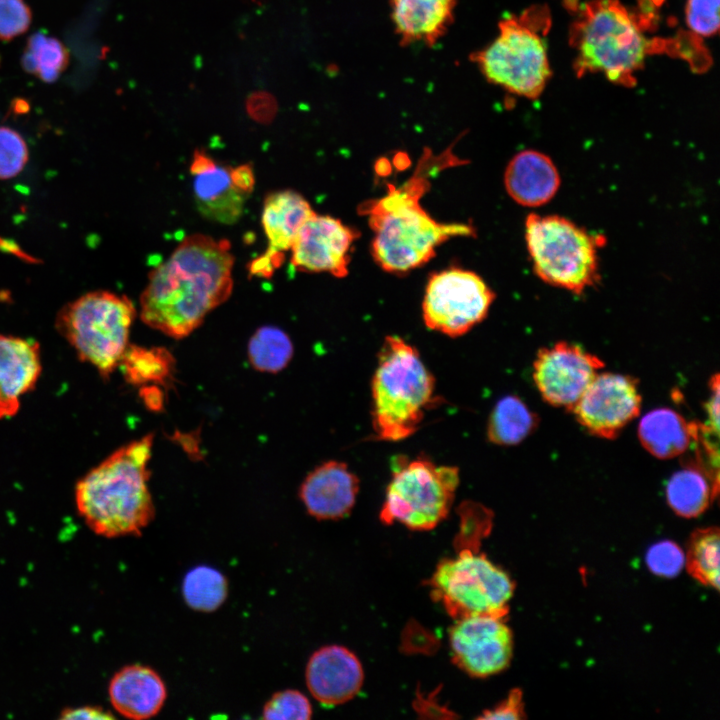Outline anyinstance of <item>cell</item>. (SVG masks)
<instances>
[{"label":"cell","mask_w":720,"mask_h":720,"mask_svg":"<svg viewBox=\"0 0 720 720\" xmlns=\"http://www.w3.org/2000/svg\"><path fill=\"white\" fill-rule=\"evenodd\" d=\"M234 256L226 239L186 236L155 267L140 296V318L149 327L181 339L197 329L233 290Z\"/></svg>","instance_id":"obj_1"},{"label":"cell","mask_w":720,"mask_h":720,"mask_svg":"<svg viewBox=\"0 0 720 720\" xmlns=\"http://www.w3.org/2000/svg\"><path fill=\"white\" fill-rule=\"evenodd\" d=\"M153 435L117 449L82 477L75 487L80 516L97 535H140L155 509L148 488Z\"/></svg>","instance_id":"obj_2"},{"label":"cell","mask_w":720,"mask_h":720,"mask_svg":"<svg viewBox=\"0 0 720 720\" xmlns=\"http://www.w3.org/2000/svg\"><path fill=\"white\" fill-rule=\"evenodd\" d=\"M429 182L414 175L400 187L389 186L381 198L362 206L374 231L372 255L381 268L404 273L428 262L442 242L454 236H471L466 224L435 221L420 205Z\"/></svg>","instance_id":"obj_3"},{"label":"cell","mask_w":720,"mask_h":720,"mask_svg":"<svg viewBox=\"0 0 720 720\" xmlns=\"http://www.w3.org/2000/svg\"><path fill=\"white\" fill-rule=\"evenodd\" d=\"M435 388V378L418 350L399 336H386L371 382L376 438L395 442L413 435L438 401Z\"/></svg>","instance_id":"obj_4"},{"label":"cell","mask_w":720,"mask_h":720,"mask_svg":"<svg viewBox=\"0 0 720 720\" xmlns=\"http://www.w3.org/2000/svg\"><path fill=\"white\" fill-rule=\"evenodd\" d=\"M135 316L127 296L97 290L64 305L56 316V328L82 361L107 378L129 345Z\"/></svg>","instance_id":"obj_5"},{"label":"cell","mask_w":720,"mask_h":720,"mask_svg":"<svg viewBox=\"0 0 720 720\" xmlns=\"http://www.w3.org/2000/svg\"><path fill=\"white\" fill-rule=\"evenodd\" d=\"M579 73L600 72L616 83H632L648 54L649 41L616 0L587 4L576 26Z\"/></svg>","instance_id":"obj_6"},{"label":"cell","mask_w":720,"mask_h":720,"mask_svg":"<svg viewBox=\"0 0 720 720\" xmlns=\"http://www.w3.org/2000/svg\"><path fill=\"white\" fill-rule=\"evenodd\" d=\"M525 241L534 271L544 282L580 295L599 280L597 249L604 239L571 220L529 214Z\"/></svg>","instance_id":"obj_7"},{"label":"cell","mask_w":720,"mask_h":720,"mask_svg":"<svg viewBox=\"0 0 720 720\" xmlns=\"http://www.w3.org/2000/svg\"><path fill=\"white\" fill-rule=\"evenodd\" d=\"M459 481L456 466L436 465L424 456L413 460L397 456L380 520L400 522L417 531L433 529L448 515Z\"/></svg>","instance_id":"obj_8"},{"label":"cell","mask_w":720,"mask_h":720,"mask_svg":"<svg viewBox=\"0 0 720 720\" xmlns=\"http://www.w3.org/2000/svg\"><path fill=\"white\" fill-rule=\"evenodd\" d=\"M470 60L487 81L528 99L539 97L551 77L545 40L528 14L504 17L496 37Z\"/></svg>","instance_id":"obj_9"},{"label":"cell","mask_w":720,"mask_h":720,"mask_svg":"<svg viewBox=\"0 0 720 720\" xmlns=\"http://www.w3.org/2000/svg\"><path fill=\"white\" fill-rule=\"evenodd\" d=\"M432 597L454 619L471 616L505 618L515 584L485 555L463 549L441 561L430 580Z\"/></svg>","instance_id":"obj_10"},{"label":"cell","mask_w":720,"mask_h":720,"mask_svg":"<svg viewBox=\"0 0 720 720\" xmlns=\"http://www.w3.org/2000/svg\"><path fill=\"white\" fill-rule=\"evenodd\" d=\"M494 299V292L476 273L447 269L433 274L427 283L423 320L430 330L459 337L486 318Z\"/></svg>","instance_id":"obj_11"},{"label":"cell","mask_w":720,"mask_h":720,"mask_svg":"<svg viewBox=\"0 0 720 720\" xmlns=\"http://www.w3.org/2000/svg\"><path fill=\"white\" fill-rule=\"evenodd\" d=\"M638 386V380L630 375L597 373L571 412L590 434L615 439L640 413Z\"/></svg>","instance_id":"obj_12"},{"label":"cell","mask_w":720,"mask_h":720,"mask_svg":"<svg viewBox=\"0 0 720 720\" xmlns=\"http://www.w3.org/2000/svg\"><path fill=\"white\" fill-rule=\"evenodd\" d=\"M604 362L564 341L541 348L533 362L534 383L543 400L571 411Z\"/></svg>","instance_id":"obj_13"},{"label":"cell","mask_w":720,"mask_h":720,"mask_svg":"<svg viewBox=\"0 0 720 720\" xmlns=\"http://www.w3.org/2000/svg\"><path fill=\"white\" fill-rule=\"evenodd\" d=\"M454 663L474 677H487L508 667L513 635L505 618L471 616L455 620L449 630Z\"/></svg>","instance_id":"obj_14"},{"label":"cell","mask_w":720,"mask_h":720,"mask_svg":"<svg viewBox=\"0 0 720 720\" xmlns=\"http://www.w3.org/2000/svg\"><path fill=\"white\" fill-rule=\"evenodd\" d=\"M357 233L339 219L314 213L299 230L290 263L302 272H326L335 277L348 273L350 250Z\"/></svg>","instance_id":"obj_15"},{"label":"cell","mask_w":720,"mask_h":720,"mask_svg":"<svg viewBox=\"0 0 720 720\" xmlns=\"http://www.w3.org/2000/svg\"><path fill=\"white\" fill-rule=\"evenodd\" d=\"M309 202L293 190H279L266 195L261 224L268 241V249L250 264V272L269 277L282 264L284 253L292 244L304 223L314 214Z\"/></svg>","instance_id":"obj_16"},{"label":"cell","mask_w":720,"mask_h":720,"mask_svg":"<svg viewBox=\"0 0 720 720\" xmlns=\"http://www.w3.org/2000/svg\"><path fill=\"white\" fill-rule=\"evenodd\" d=\"M232 169L201 149L193 152L189 166L193 198L201 216L208 220L234 224L243 214L249 196L235 184Z\"/></svg>","instance_id":"obj_17"},{"label":"cell","mask_w":720,"mask_h":720,"mask_svg":"<svg viewBox=\"0 0 720 720\" xmlns=\"http://www.w3.org/2000/svg\"><path fill=\"white\" fill-rule=\"evenodd\" d=\"M305 679L312 696L331 707L352 699L361 689L364 674L354 653L343 646L330 645L311 655Z\"/></svg>","instance_id":"obj_18"},{"label":"cell","mask_w":720,"mask_h":720,"mask_svg":"<svg viewBox=\"0 0 720 720\" xmlns=\"http://www.w3.org/2000/svg\"><path fill=\"white\" fill-rule=\"evenodd\" d=\"M359 492V478L348 465L330 460L304 479L299 497L307 512L318 520H338L352 511Z\"/></svg>","instance_id":"obj_19"},{"label":"cell","mask_w":720,"mask_h":720,"mask_svg":"<svg viewBox=\"0 0 720 720\" xmlns=\"http://www.w3.org/2000/svg\"><path fill=\"white\" fill-rule=\"evenodd\" d=\"M41 372L39 344L0 334V419L14 416Z\"/></svg>","instance_id":"obj_20"},{"label":"cell","mask_w":720,"mask_h":720,"mask_svg":"<svg viewBox=\"0 0 720 720\" xmlns=\"http://www.w3.org/2000/svg\"><path fill=\"white\" fill-rule=\"evenodd\" d=\"M113 708L129 719H147L162 709L167 690L161 676L151 667L132 664L117 671L108 685Z\"/></svg>","instance_id":"obj_21"},{"label":"cell","mask_w":720,"mask_h":720,"mask_svg":"<svg viewBox=\"0 0 720 720\" xmlns=\"http://www.w3.org/2000/svg\"><path fill=\"white\" fill-rule=\"evenodd\" d=\"M457 0H390L391 19L400 44L434 46L454 21Z\"/></svg>","instance_id":"obj_22"},{"label":"cell","mask_w":720,"mask_h":720,"mask_svg":"<svg viewBox=\"0 0 720 720\" xmlns=\"http://www.w3.org/2000/svg\"><path fill=\"white\" fill-rule=\"evenodd\" d=\"M504 185L518 204L538 207L548 203L560 186V175L554 162L536 150L517 153L508 163Z\"/></svg>","instance_id":"obj_23"},{"label":"cell","mask_w":720,"mask_h":720,"mask_svg":"<svg viewBox=\"0 0 720 720\" xmlns=\"http://www.w3.org/2000/svg\"><path fill=\"white\" fill-rule=\"evenodd\" d=\"M696 422H688L670 408H658L642 417L638 426L641 445L653 456L670 459L683 454L693 441Z\"/></svg>","instance_id":"obj_24"},{"label":"cell","mask_w":720,"mask_h":720,"mask_svg":"<svg viewBox=\"0 0 720 720\" xmlns=\"http://www.w3.org/2000/svg\"><path fill=\"white\" fill-rule=\"evenodd\" d=\"M717 495L707 475L689 460L671 476L666 486L668 505L684 518L702 514Z\"/></svg>","instance_id":"obj_25"},{"label":"cell","mask_w":720,"mask_h":720,"mask_svg":"<svg viewBox=\"0 0 720 720\" xmlns=\"http://www.w3.org/2000/svg\"><path fill=\"white\" fill-rule=\"evenodd\" d=\"M539 417L519 397L508 395L497 401L487 423L489 442L499 446L519 444L533 433Z\"/></svg>","instance_id":"obj_26"},{"label":"cell","mask_w":720,"mask_h":720,"mask_svg":"<svg viewBox=\"0 0 720 720\" xmlns=\"http://www.w3.org/2000/svg\"><path fill=\"white\" fill-rule=\"evenodd\" d=\"M68 64L69 52L59 39L42 32L27 39L21 57V65L27 73L51 83L61 76Z\"/></svg>","instance_id":"obj_27"},{"label":"cell","mask_w":720,"mask_h":720,"mask_svg":"<svg viewBox=\"0 0 720 720\" xmlns=\"http://www.w3.org/2000/svg\"><path fill=\"white\" fill-rule=\"evenodd\" d=\"M118 367L130 384H165L172 375L174 359L164 348H144L129 344Z\"/></svg>","instance_id":"obj_28"},{"label":"cell","mask_w":720,"mask_h":720,"mask_svg":"<svg viewBox=\"0 0 720 720\" xmlns=\"http://www.w3.org/2000/svg\"><path fill=\"white\" fill-rule=\"evenodd\" d=\"M182 594L193 610L212 612L218 609L228 595L226 577L216 568L199 565L190 569L182 582Z\"/></svg>","instance_id":"obj_29"},{"label":"cell","mask_w":720,"mask_h":720,"mask_svg":"<svg viewBox=\"0 0 720 720\" xmlns=\"http://www.w3.org/2000/svg\"><path fill=\"white\" fill-rule=\"evenodd\" d=\"M719 529L708 527L695 530L689 539L686 567L689 574L705 586L719 590L720 557Z\"/></svg>","instance_id":"obj_30"},{"label":"cell","mask_w":720,"mask_h":720,"mask_svg":"<svg viewBox=\"0 0 720 720\" xmlns=\"http://www.w3.org/2000/svg\"><path fill=\"white\" fill-rule=\"evenodd\" d=\"M293 343L286 332L275 326L258 328L248 342V359L258 371L277 373L293 356Z\"/></svg>","instance_id":"obj_31"},{"label":"cell","mask_w":720,"mask_h":720,"mask_svg":"<svg viewBox=\"0 0 720 720\" xmlns=\"http://www.w3.org/2000/svg\"><path fill=\"white\" fill-rule=\"evenodd\" d=\"M312 708L308 698L294 689L278 691L265 703L262 718L266 720L310 719Z\"/></svg>","instance_id":"obj_32"},{"label":"cell","mask_w":720,"mask_h":720,"mask_svg":"<svg viewBox=\"0 0 720 720\" xmlns=\"http://www.w3.org/2000/svg\"><path fill=\"white\" fill-rule=\"evenodd\" d=\"M28 147L14 129L0 126V180L17 176L28 161Z\"/></svg>","instance_id":"obj_33"},{"label":"cell","mask_w":720,"mask_h":720,"mask_svg":"<svg viewBox=\"0 0 720 720\" xmlns=\"http://www.w3.org/2000/svg\"><path fill=\"white\" fill-rule=\"evenodd\" d=\"M648 568L657 576H677L685 563L682 549L672 541L652 545L646 555Z\"/></svg>","instance_id":"obj_34"},{"label":"cell","mask_w":720,"mask_h":720,"mask_svg":"<svg viewBox=\"0 0 720 720\" xmlns=\"http://www.w3.org/2000/svg\"><path fill=\"white\" fill-rule=\"evenodd\" d=\"M32 22L25 0H0V40L10 41L24 34Z\"/></svg>","instance_id":"obj_35"},{"label":"cell","mask_w":720,"mask_h":720,"mask_svg":"<svg viewBox=\"0 0 720 720\" xmlns=\"http://www.w3.org/2000/svg\"><path fill=\"white\" fill-rule=\"evenodd\" d=\"M720 0H688V27L697 35L712 36L719 29Z\"/></svg>","instance_id":"obj_36"},{"label":"cell","mask_w":720,"mask_h":720,"mask_svg":"<svg viewBox=\"0 0 720 720\" xmlns=\"http://www.w3.org/2000/svg\"><path fill=\"white\" fill-rule=\"evenodd\" d=\"M524 703L520 689L510 691L506 699L491 710L485 711L480 719H512L525 718Z\"/></svg>","instance_id":"obj_37"},{"label":"cell","mask_w":720,"mask_h":720,"mask_svg":"<svg viewBox=\"0 0 720 720\" xmlns=\"http://www.w3.org/2000/svg\"><path fill=\"white\" fill-rule=\"evenodd\" d=\"M710 396L705 405L710 427L719 431V375L715 374L710 382Z\"/></svg>","instance_id":"obj_38"},{"label":"cell","mask_w":720,"mask_h":720,"mask_svg":"<svg viewBox=\"0 0 720 720\" xmlns=\"http://www.w3.org/2000/svg\"><path fill=\"white\" fill-rule=\"evenodd\" d=\"M61 719H113L114 715L100 707L85 706L65 709L60 714Z\"/></svg>","instance_id":"obj_39"},{"label":"cell","mask_w":720,"mask_h":720,"mask_svg":"<svg viewBox=\"0 0 720 720\" xmlns=\"http://www.w3.org/2000/svg\"><path fill=\"white\" fill-rule=\"evenodd\" d=\"M142 392L143 400L148 407L157 408L160 406L161 398L158 390L152 392V386H149L143 388Z\"/></svg>","instance_id":"obj_40"}]
</instances>
